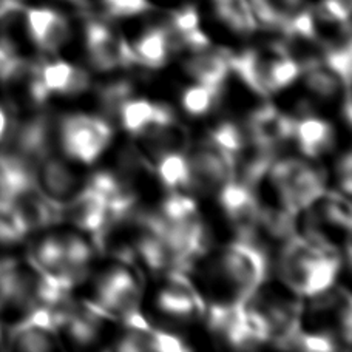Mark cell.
Returning <instances> with one entry per match:
<instances>
[{
    "instance_id": "4",
    "label": "cell",
    "mask_w": 352,
    "mask_h": 352,
    "mask_svg": "<svg viewBox=\"0 0 352 352\" xmlns=\"http://www.w3.org/2000/svg\"><path fill=\"white\" fill-rule=\"evenodd\" d=\"M274 199L300 212L312 206L326 188V172L311 160L281 158L270 166L266 178Z\"/></svg>"
},
{
    "instance_id": "32",
    "label": "cell",
    "mask_w": 352,
    "mask_h": 352,
    "mask_svg": "<svg viewBox=\"0 0 352 352\" xmlns=\"http://www.w3.org/2000/svg\"><path fill=\"white\" fill-rule=\"evenodd\" d=\"M14 121H16L14 109H12L11 105L0 104V144L8 138Z\"/></svg>"
},
{
    "instance_id": "18",
    "label": "cell",
    "mask_w": 352,
    "mask_h": 352,
    "mask_svg": "<svg viewBox=\"0 0 352 352\" xmlns=\"http://www.w3.org/2000/svg\"><path fill=\"white\" fill-rule=\"evenodd\" d=\"M135 54L136 64L150 70H158L164 67L172 56H175L170 36L164 22L152 25L138 36V39L130 43Z\"/></svg>"
},
{
    "instance_id": "5",
    "label": "cell",
    "mask_w": 352,
    "mask_h": 352,
    "mask_svg": "<svg viewBox=\"0 0 352 352\" xmlns=\"http://www.w3.org/2000/svg\"><path fill=\"white\" fill-rule=\"evenodd\" d=\"M91 303L111 320H121L125 328L150 326L140 311L141 283L130 264H115L98 276Z\"/></svg>"
},
{
    "instance_id": "27",
    "label": "cell",
    "mask_w": 352,
    "mask_h": 352,
    "mask_svg": "<svg viewBox=\"0 0 352 352\" xmlns=\"http://www.w3.org/2000/svg\"><path fill=\"white\" fill-rule=\"evenodd\" d=\"M30 234L21 213L12 206L11 201L0 197V244L14 246L25 240Z\"/></svg>"
},
{
    "instance_id": "31",
    "label": "cell",
    "mask_w": 352,
    "mask_h": 352,
    "mask_svg": "<svg viewBox=\"0 0 352 352\" xmlns=\"http://www.w3.org/2000/svg\"><path fill=\"white\" fill-rule=\"evenodd\" d=\"M336 179L338 186V192L349 197L351 193V182H352V160L351 152H344L340 155L336 164Z\"/></svg>"
},
{
    "instance_id": "30",
    "label": "cell",
    "mask_w": 352,
    "mask_h": 352,
    "mask_svg": "<svg viewBox=\"0 0 352 352\" xmlns=\"http://www.w3.org/2000/svg\"><path fill=\"white\" fill-rule=\"evenodd\" d=\"M22 59L23 56L19 53L17 43L8 34L0 31V84H5Z\"/></svg>"
},
{
    "instance_id": "23",
    "label": "cell",
    "mask_w": 352,
    "mask_h": 352,
    "mask_svg": "<svg viewBox=\"0 0 352 352\" xmlns=\"http://www.w3.org/2000/svg\"><path fill=\"white\" fill-rule=\"evenodd\" d=\"M10 346L17 351L47 352L58 346L56 332L28 320H17L10 329Z\"/></svg>"
},
{
    "instance_id": "33",
    "label": "cell",
    "mask_w": 352,
    "mask_h": 352,
    "mask_svg": "<svg viewBox=\"0 0 352 352\" xmlns=\"http://www.w3.org/2000/svg\"><path fill=\"white\" fill-rule=\"evenodd\" d=\"M22 10V0H0V22Z\"/></svg>"
},
{
    "instance_id": "28",
    "label": "cell",
    "mask_w": 352,
    "mask_h": 352,
    "mask_svg": "<svg viewBox=\"0 0 352 352\" xmlns=\"http://www.w3.org/2000/svg\"><path fill=\"white\" fill-rule=\"evenodd\" d=\"M248 3L256 30L283 33L287 25V19L281 14L272 0H248Z\"/></svg>"
},
{
    "instance_id": "11",
    "label": "cell",
    "mask_w": 352,
    "mask_h": 352,
    "mask_svg": "<svg viewBox=\"0 0 352 352\" xmlns=\"http://www.w3.org/2000/svg\"><path fill=\"white\" fill-rule=\"evenodd\" d=\"M62 218L90 236L93 246H96L109 223V203L85 182L80 190L62 207Z\"/></svg>"
},
{
    "instance_id": "1",
    "label": "cell",
    "mask_w": 352,
    "mask_h": 352,
    "mask_svg": "<svg viewBox=\"0 0 352 352\" xmlns=\"http://www.w3.org/2000/svg\"><path fill=\"white\" fill-rule=\"evenodd\" d=\"M199 260L204 261L199 270L204 291L198 294L207 298V306L244 305L266 281L269 270V255L258 240H234Z\"/></svg>"
},
{
    "instance_id": "7",
    "label": "cell",
    "mask_w": 352,
    "mask_h": 352,
    "mask_svg": "<svg viewBox=\"0 0 352 352\" xmlns=\"http://www.w3.org/2000/svg\"><path fill=\"white\" fill-rule=\"evenodd\" d=\"M84 48L93 70L111 73L135 67L136 59L130 43L105 22V17H88L84 25Z\"/></svg>"
},
{
    "instance_id": "2",
    "label": "cell",
    "mask_w": 352,
    "mask_h": 352,
    "mask_svg": "<svg viewBox=\"0 0 352 352\" xmlns=\"http://www.w3.org/2000/svg\"><path fill=\"white\" fill-rule=\"evenodd\" d=\"M276 266L289 291L309 298L336 285L342 269V250L314 246L294 235L283 243Z\"/></svg>"
},
{
    "instance_id": "16",
    "label": "cell",
    "mask_w": 352,
    "mask_h": 352,
    "mask_svg": "<svg viewBox=\"0 0 352 352\" xmlns=\"http://www.w3.org/2000/svg\"><path fill=\"white\" fill-rule=\"evenodd\" d=\"M184 72L193 82L224 88L230 72V52L212 48L210 45L198 52L187 53Z\"/></svg>"
},
{
    "instance_id": "21",
    "label": "cell",
    "mask_w": 352,
    "mask_h": 352,
    "mask_svg": "<svg viewBox=\"0 0 352 352\" xmlns=\"http://www.w3.org/2000/svg\"><path fill=\"white\" fill-rule=\"evenodd\" d=\"M164 107L166 104L152 102L146 98L131 96L121 105L115 119L119 127L133 138H138L155 122V119L161 115Z\"/></svg>"
},
{
    "instance_id": "25",
    "label": "cell",
    "mask_w": 352,
    "mask_h": 352,
    "mask_svg": "<svg viewBox=\"0 0 352 352\" xmlns=\"http://www.w3.org/2000/svg\"><path fill=\"white\" fill-rule=\"evenodd\" d=\"M224 88L193 82L181 93V107L187 115L201 118L209 115L221 102Z\"/></svg>"
},
{
    "instance_id": "24",
    "label": "cell",
    "mask_w": 352,
    "mask_h": 352,
    "mask_svg": "<svg viewBox=\"0 0 352 352\" xmlns=\"http://www.w3.org/2000/svg\"><path fill=\"white\" fill-rule=\"evenodd\" d=\"M212 3L218 21L230 31L240 36H249L256 31L248 0H212Z\"/></svg>"
},
{
    "instance_id": "12",
    "label": "cell",
    "mask_w": 352,
    "mask_h": 352,
    "mask_svg": "<svg viewBox=\"0 0 352 352\" xmlns=\"http://www.w3.org/2000/svg\"><path fill=\"white\" fill-rule=\"evenodd\" d=\"M25 33L41 53L56 54L70 41L68 19L53 8H28L23 14Z\"/></svg>"
},
{
    "instance_id": "6",
    "label": "cell",
    "mask_w": 352,
    "mask_h": 352,
    "mask_svg": "<svg viewBox=\"0 0 352 352\" xmlns=\"http://www.w3.org/2000/svg\"><path fill=\"white\" fill-rule=\"evenodd\" d=\"M113 141V125L104 116L74 113L56 121V142L67 160L91 166Z\"/></svg>"
},
{
    "instance_id": "26",
    "label": "cell",
    "mask_w": 352,
    "mask_h": 352,
    "mask_svg": "<svg viewBox=\"0 0 352 352\" xmlns=\"http://www.w3.org/2000/svg\"><path fill=\"white\" fill-rule=\"evenodd\" d=\"M131 96H135V87L130 79H113L100 85L98 90V102L102 116L111 122L121 105Z\"/></svg>"
},
{
    "instance_id": "10",
    "label": "cell",
    "mask_w": 352,
    "mask_h": 352,
    "mask_svg": "<svg viewBox=\"0 0 352 352\" xmlns=\"http://www.w3.org/2000/svg\"><path fill=\"white\" fill-rule=\"evenodd\" d=\"M164 283L156 292L155 305L162 316L175 322H192L204 317L206 305L188 274L170 270L162 275Z\"/></svg>"
},
{
    "instance_id": "19",
    "label": "cell",
    "mask_w": 352,
    "mask_h": 352,
    "mask_svg": "<svg viewBox=\"0 0 352 352\" xmlns=\"http://www.w3.org/2000/svg\"><path fill=\"white\" fill-rule=\"evenodd\" d=\"M155 179L167 192L190 190V173H188L187 152H167L148 161Z\"/></svg>"
},
{
    "instance_id": "17",
    "label": "cell",
    "mask_w": 352,
    "mask_h": 352,
    "mask_svg": "<svg viewBox=\"0 0 352 352\" xmlns=\"http://www.w3.org/2000/svg\"><path fill=\"white\" fill-rule=\"evenodd\" d=\"M41 78L50 96H79L91 87V76L85 68L65 60H41Z\"/></svg>"
},
{
    "instance_id": "3",
    "label": "cell",
    "mask_w": 352,
    "mask_h": 352,
    "mask_svg": "<svg viewBox=\"0 0 352 352\" xmlns=\"http://www.w3.org/2000/svg\"><path fill=\"white\" fill-rule=\"evenodd\" d=\"M230 72L250 91L269 98L300 79L301 68L285 42L276 41L263 48L230 53Z\"/></svg>"
},
{
    "instance_id": "9",
    "label": "cell",
    "mask_w": 352,
    "mask_h": 352,
    "mask_svg": "<svg viewBox=\"0 0 352 352\" xmlns=\"http://www.w3.org/2000/svg\"><path fill=\"white\" fill-rule=\"evenodd\" d=\"M219 209L234 230L235 240L255 241L260 236V203L256 190L230 181L217 195Z\"/></svg>"
},
{
    "instance_id": "15",
    "label": "cell",
    "mask_w": 352,
    "mask_h": 352,
    "mask_svg": "<svg viewBox=\"0 0 352 352\" xmlns=\"http://www.w3.org/2000/svg\"><path fill=\"white\" fill-rule=\"evenodd\" d=\"M306 160H318L336 147V129L329 121L312 113L295 116L292 140Z\"/></svg>"
},
{
    "instance_id": "13",
    "label": "cell",
    "mask_w": 352,
    "mask_h": 352,
    "mask_svg": "<svg viewBox=\"0 0 352 352\" xmlns=\"http://www.w3.org/2000/svg\"><path fill=\"white\" fill-rule=\"evenodd\" d=\"M33 176L39 190L59 207H64L82 187L74 168L54 152L37 162Z\"/></svg>"
},
{
    "instance_id": "22",
    "label": "cell",
    "mask_w": 352,
    "mask_h": 352,
    "mask_svg": "<svg viewBox=\"0 0 352 352\" xmlns=\"http://www.w3.org/2000/svg\"><path fill=\"white\" fill-rule=\"evenodd\" d=\"M30 260L39 267L43 274L52 276L67 291L70 289L65 285V252L60 235H47L36 243L31 250Z\"/></svg>"
},
{
    "instance_id": "8",
    "label": "cell",
    "mask_w": 352,
    "mask_h": 352,
    "mask_svg": "<svg viewBox=\"0 0 352 352\" xmlns=\"http://www.w3.org/2000/svg\"><path fill=\"white\" fill-rule=\"evenodd\" d=\"M190 190L217 195L234 181V160L209 138H204L193 148L187 150Z\"/></svg>"
},
{
    "instance_id": "14",
    "label": "cell",
    "mask_w": 352,
    "mask_h": 352,
    "mask_svg": "<svg viewBox=\"0 0 352 352\" xmlns=\"http://www.w3.org/2000/svg\"><path fill=\"white\" fill-rule=\"evenodd\" d=\"M294 122L295 116L283 113L272 104H263L246 118L243 127L248 140L278 152L281 146L291 142Z\"/></svg>"
},
{
    "instance_id": "29",
    "label": "cell",
    "mask_w": 352,
    "mask_h": 352,
    "mask_svg": "<svg viewBox=\"0 0 352 352\" xmlns=\"http://www.w3.org/2000/svg\"><path fill=\"white\" fill-rule=\"evenodd\" d=\"M98 6L107 19H129L147 12L152 5L148 0H99Z\"/></svg>"
},
{
    "instance_id": "20",
    "label": "cell",
    "mask_w": 352,
    "mask_h": 352,
    "mask_svg": "<svg viewBox=\"0 0 352 352\" xmlns=\"http://www.w3.org/2000/svg\"><path fill=\"white\" fill-rule=\"evenodd\" d=\"M300 78L305 88L318 100H332L351 87L344 85L340 78L324 64L322 58L307 60L301 65Z\"/></svg>"
},
{
    "instance_id": "34",
    "label": "cell",
    "mask_w": 352,
    "mask_h": 352,
    "mask_svg": "<svg viewBox=\"0 0 352 352\" xmlns=\"http://www.w3.org/2000/svg\"><path fill=\"white\" fill-rule=\"evenodd\" d=\"M67 2H70V3H72V5H74V6L78 5V0H67Z\"/></svg>"
}]
</instances>
